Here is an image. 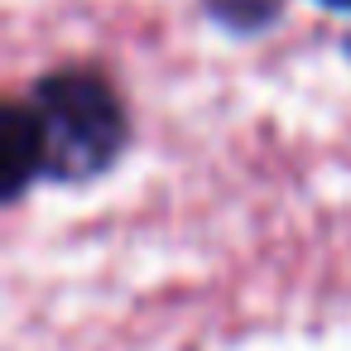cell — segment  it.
I'll return each instance as SVG.
<instances>
[{"label": "cell", "instance_id": "6da1fadb", "mask_svg": "<svg viewBox=\"0 0 351 351\" xmlns=\"http://www.w3.org/2000/svg\"><path fill=\"white\" fill-rule=\"evenodd\" d=\"M29 111L44 140V173L58 183H82L106 173L130 135L121 97L82 68L49 73L29 92Z\"/></svg>", "mask_w": 351, "mask_h": 351}, {"label": "cell", "instance_id": "7a4b0ae2", "mask_svg": "<svg viewBox=\"0 0 351 351\" xmlns=\"http://www.w3.org/2000/svg\"><path fill=\"white\" fill-rule=\"evenodd\" d=\"M0 173H5V197H20L25 183L44 173V140H39L29 101L5 106V121H0Z\"/></svg>", "mask_w": 351, "mask_h": 351}, {"label": "cell", "instance_id": "3957f363", "mask_svg": "<svg viewBox=\"0 0 351 351\" xmlns=\"http://www.w3.org/2000/svg\"><path fill=\"white\" fill-rule=\"evenodd\" d=\"M274 5L279 0H212V10L236 29H255L265 15H274Z\"/></svg>", "mask_w": 351, "mask_h": 351}, {"label": "cell", "instance_id": "277c9868", "mask_svg": "<svg viewBox=\"0 0 351 351\" xmlns=\"http://www.w3.org/2000/svg\"><path fill=\"white\" fill-rule=\"evenodd\" d=\"M322 5H337V10H351V0H322Z\"/></svg>", "mask_w": 351, "mask_h": 351}]
</instances>
